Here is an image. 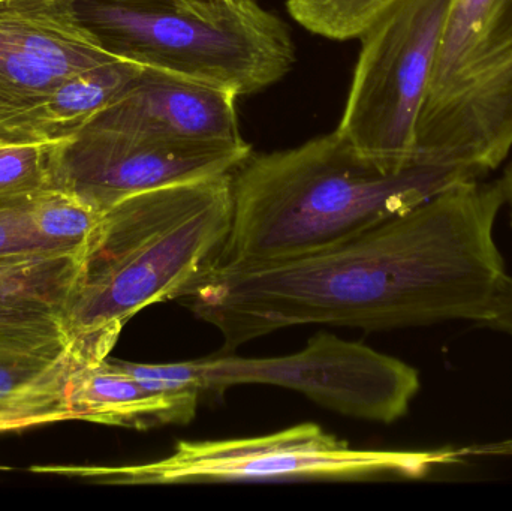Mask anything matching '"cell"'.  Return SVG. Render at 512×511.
Returning a JSON list of instances; mask_svg holds the SVG:
<instances>
[{"mask_svg": "<svg viewBox=\"0 0 512 511\" xmlns=\"http://www.w3.org/2000/svg\"><path fill=\"white\" fill-rule=\"evenodd\" d=\"M498 180H465L321 251L252 266L216 264L179 302L224 339V353L303 324L388 332L480 324L508 275L495 239Z\"/></svg>", "mask_w": 512, "mask_h": 511, "instance_id": "1", "label": "cell"}, {"mask_svg": "<svg viewBox=\"0 0 512 511\" xmlns=\"http://www.w3.org/2000/svg\"><path fill=\"white\" fill-rule=\"evenodd\" d=\"M475 179L486 177L423 159L391 167L337 131L294 149L249 156L233 174V224L218 264L252 266L312 254Z\"/></svg>", "mask_w": 512, "mask_h": 511, "instance_id": "2", "label": "cell"}, {"mask_svg": "<svg viewBox=\"0 0 512 511\" xmlns=\"http://www.w3.org/2000/svg\"><path fill=\"white\" fill-rule=\"evenodd\" d=\"M233 174L141 192L102 213L63 315L81 366L104 362L134 315L179 299L219 263L233 224Z\"/></svg>", "mask_w": 512, "mask_h": 511, "instance_id": "3", "label": "cell"}, {"mask_svg": "<svg viewBox=\"0 0 512 511\" xmlns=\"http://www.w3.org/2000/svg\"><path fill=\"white\" fill-rule=\"evenodd\" d=\"M105 50L149 71L252 95L295 62L286 24L255 0H74Z\"/></svg>", "mask_w": 512, "mask_h": 511, "instance_id": "4", "label": "cell"}, {"mask_svg": "<svg viewBox=\"0 0 512 511\" xmlns=\"http://www.w3.org/2000/svg\"><path fill=\"white\" fill-rule=\"evenodd\" d=\"M512 149V0H451L417 156L487 177Z\"/></svg>", "mask_w": 512, "mask_h": 511, "instance_id": "5", "label": "cell"}, {"mask_svg": "<svg viewBox=\"0 0 512 511\" xmlns=\"http://www.w3.org/2000/svg\"><path fill=\"white\" fill-rule=\"evenodd\" d=\"M459 462L454 450L387 452L352 449L315 423L255 438L180 441L161 461L126 467L65 468L104 485H183L249 480H354L417 477L438 464Z\"/></svg>", "mask_w": 512, "mask_h": 511, "instance_id": "6", "label": "cell"}, {"mask_svg": "<svg viewBox=\"0 0 512 511\" xmlns=\"http://www.w3.org/2000/svg\"><path fill=\"white\" fill-rule=\"evenodd\" d=\"M451 0H399L361 36L336 131L391 167L420 161L417 129Z\"/></svg>", "mask_w": 512, "mask_h": 511, "instance_id": "7", "label": "cell"}, {"mask_svg": "<svg viewBox=\"0 0 512 511\" xmlns=\"http://www.w3.org/2000/svg\"><path fill=\"white\" fill-rule=\"evenodd\" d=\"M81 248L0 258V431L62 416L72 356L63 326Z\"/></svg>", "mask_w": 512, "mask_h": 511, "instance_id": "8", "label": "cell"}, {"mask_svg": "<svg viewBox=\"0 0 512 511\" xmlns=\"http://www.w3.org/2000/svg\"><path fill=\"white\" fill-rule=\"evenodd\" d=\"M201 393L240 384H267L301 393L342 416L397 422L408 414L421 381L408 363L331 333H318L289 356H221L189 362Z\"/></svg>", "mask_w": 512, "mask_h": 511, "instance_id": "9", "label": "cell"}, {"mask_svg": "<svg viewBox=\"0 0 512 511\" xmlns=\"http://www.w3.org/2000/svg\"><path fill=\"white\" fill-rule=\"evenodd\" d=\"M249 156L243 138L162 140L89 125L77 137L51 144L50 188L104 213L141 192L236 173Z\"/></svg>", "mask_w": 512, "mask_h": 511, "instance_id": "10", "label": "cell"}, {"mask_svg": "<svg viewBox=\"0 0 512 511\" xmlns=\"http://www.w3.org/2000/svg\"><path fill=\"white\" fill-rule=\"evenodd\" d=\"M117 59L83 26L74 0L0 2V141L66 78Z\"/></svg>", "mask_w": 512, "mask_h": 511, "instance_id": "11", "label": "cell"}, {"mask_svg": "<svg viewBox=\"0 0 512 511\" xmlns=\"http://www.w3.org/2000/svg\"><path fill=\"white\" fill-rule=\"evenodd\" d=\"M237 98L230 90L144 69L90 125L162 140H242Z\"/></svg>", "mask_w": 512, "mask_h": 511, "instance_id": "12", "label": "cell"}, {"mask_svg": "<svg viewBox=\"0 0 512 511\" xmlns=\"http://www.w3.org/2000/svg\"><path fill=\"white\" fill-rule=\"evenodd\" d=\"M201 395L195 387L147 386L117 360L105 359L74 375L69 398L77 420L147 431L188 425L197 414Z\"/></svg>", "mask_w": 512, "mask_h": 511, "instance_id": "13", "label": "cell"}, {"mask_svg": "<svg viewBox=\"0 0 512 511\" xmlns=\"http://www.w3.org/2000/svg\"><path fill=\"white\" fill-rule=\"evenodd\" d=\"M143 66L117 59L78 72L27 111L2 141L57 144L77 137L140 77Z\"/></svg>", "mask_w": 512, "mask_h": 511, "instance_id": "14", "label": "cell"}, {"mask_svg": "<svg viewBox=\"0 0 512 511\" xmlns=\"http://www.w3.org/2000/svg\"><path fill=\"white\" fill-rule=\"evenodd\" d=\"M399 0H286L291 17L310 33L349 41L363 33Z\"/></svg>", "mask_w": 512, "mask_h": 511, "instance_id": "15", "label": "cell"}, {"mask_svg": "<svg viewBox=\"0 0 512 511\" xmlns=\"http://www.w3.org/2000/svg\"><path fill=\"white\" fill-rule=\"evenodd\" d=\"M35 224L42 236L66 246H83L98 227L102 212L71 192L45 188L33 201Z\"/></svg>", "mask_w": 512, "mask_h": 511, "instance_id": "16", "label": "cell"}, {"mask_svg": "<svg viewBox=\"0 0 512 511\" xmlns=\"http://www.w3.org/2000/svg\"><path fill=\"white\" fill-rule=\"evenodd\" d=\"M50 150L51 144L0 141V198L50 188Z\"/></svg>", "mask_w": 512, "mask_h": 511, "instance_id": "17", "label": "cell"}, {"mask_svg": "<svg viewBox=\"0 0 512 511\" xmlns=\"http://www.w3.org/2000/svg\"><path fill=\"white\" fill-rule=\"evenodd\" d=\"M38 194V192H36ZM27 197L0 198V258L44 252L75 251L83 246H66L42 236L35 224L33 201Z\"/></svg>", "mask_w": 512, "mask_h": 511, "instance_id": "18", "label": "cell"}, {"mask_svg": "<svg viewBox=\"0 0 512 511\" xmlns=\"http://www.w3.org/2000/svg\"><path fill=\"white\" fill-rule=\"evenodd\" d=\"M480 327L504 333L512 338V276L508 273L496 291L487 314L478 324Z\"/></svg>", "mask_w": 512, "mask_h": 511, "instance_id": "19", "label": "cell"}, {"mask_svg": "<svg viewBox=\"0 0 512 511\" xmlns=\"http://www.w3.org/2000/svg\"><path fill=\"white\" fill-rule=\"evenodd\" d=\"M456 455L459 456L460 461L469 458H512V438L462 447V449H456Z\"/></svg>", "mask_w": 512, "mask_h": 511, "instance_id": "20", "label": "cell"}, {"mask_svg": "<svg viewBox=\"0 0 512 511\" xmlns=\"http://www.w3.org/2000/svg\"><path fill=\"white\" fill-rule=\"evenodd\" d=\"M501 185L502 195H504L505 207L508 209V216H510V224L512 228V159L508 162L507 167L504 168L501 179H498Z\"/></svg>", "mask_w": 512, "mask_h": 511, "instance_id": "21", "label": "cell"}, {"mask_svg": "<svg viewBox=\"0 0 512 511\" xmlns=\"http://www.w3.org/2000/svg\"><path fill=\"white\" fill-rule=\"evenodd\" d=\"M0 2H3V0H0Z\"/></svg>", "mask_w": 512, "mask_h": 511, "instance_id": "22", "label": "cell"}]
</instances>
